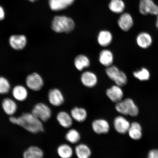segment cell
I'll list each match as a JSON object with an SVG mask.
<instances>
[{
  "label": "cell",
  "instance_id": "6da1fadb",
  "mask_svg": "<svg viewBox=\"0 0 158 158\" xmlns=\"http://www.w3.org/2000/svg\"><path fill=\"white\" fill-rule=\"evenodd\" d=\"M9 120L11 123L21 126L32 133H37L44 131L43 122L31 113H23L18 117L11 116Z\"/></svg>",
  "mask_w": 158,
  "mask_h": 158
},
{
  "label": "cell",
  "instance_id": "7a4b0ae2",
  "mask_svg": "<svg viewBox=\"0 0 158 158\" xmlns=\"http://www.w3.org/2000/svg\"><path fill=\"white\" fill-rule=\"evenodd\" d=\"M75 23L70 17L65 16H56L53 19L51 28L55 32L68 33L73 30Z\"/></svg>",
  "mask_w": 158,
  "mask_h": 158
},
{
  "label": "cell",
  "instance_id": "3957f363",
  "mask_svg": "<svg viewBox=\"0 0 158 158\" xmlns=\"http://www.w3.org/2000/svg\"><path fill=\"white\" fill-rule=\"evenodd\" d=\"M116 103L115 109L118 113L123 115H129L132 117L138 115L139 110L131 99H126Z\"/></svg>",
  "mask_w": 158,
  "mask_h": 158
},
{
  "label": "cell",
  "instance_id": "277c9868",
  "mask_svg": "<svg viewBox=\"0 0 158 158\" xmlns=\"http://www.w3.org/2000/svg\"><path fill=\"white\" fill-rule=\"evenodd\" d=\"M106 75L116 85L120 87L127 84V78L125 73L120 71L117 67L111 66L107 67L106 70Z\"/></svg>",
  "mask_w": 158,
  "mask_h": 158
},
{
  "label": "cell",
  "instance_id": "5b68a950",
  "mask_svg": "<svg viewBox=\"0 0 158 158\" xmlns=\"http://www.w3.org/2000/svg\"><path fill=\"white\" fill-rule=\"evenodd\" d=\"M31 113L43 122L48 121L52 114L50 108L43 103H39L35 105L32 109Z\"/></svg>",
  "mask_w": 158,
  "mask_h": 158
},
{
  "label": "cell",
  "instance_id": "8992f818",
  "mask_svg": "<svg viewBox=\"0 0 158 158\" xmlns=\"http://www.w3.org/2000/svg\"><path fill=\"white\" fill-rule=\"evenodd\" d=\"M139 11L140 13L143 15L151 14L157 15H158V6L153 0H140Z\"/></svg>",
  "mask_w": 158,
  "mask_h": 158
},
{
  "label": "cell",
  "instance_id": "52a82bcc",
  "mask_svg": "<svg viewBox=\"0 0 158 158\" xmlns=\"http://www.w3.org/2000/svg\"><path fill=\"white\" fill-rule=\"evenodd\" d=\"M26 82L27 86L34 91L40 90L44 85V81L42 77L36 73H33L27 76Z\"/></svg>",
  "mask_w": 158,
  "mask_h": 158
},
{
  "label": "cell",
  "instance_id": "ba28073f",
  "mask_svg": "<svg viewBox=\"0 0 158 158\" xmlns=\"http://www.w3.org/2000/svg\"><path fill=\"white\" fill-rule=\"evenodd\" d=\"M48 99L49 103L54 106H59L64 103V98L59 89L54 88L49 90Z\"/></svg>",
  "mask_w": 158,
  "mask_h": 158
},
{
  "label": "cell",
  "instance_id": "9c48e42d",
  "mask_svg": "<svg viewBox=\"0 0 158 158\" xmlns=\"http://www.w3.org/2000/svg\"><path fill=\"white\" fill-rule=\"evenodd\" d=\"M92 130L97 134H106L110 130V125L107 120L98 118L94 120L92 124Z\"/></svg>",
  "mask_w": 158,
  "mask_h": 158
},
{
  "label": "cell",
  "instance_id": "30bf717a",
  "mask_svg": "<svg viewBox=\"0 0 158 158\" xmlns=\"http://www.w3.org/2000/svg\"><path fill=\"white\" fill-rule=\"evenodd\" d=\"M81 81L85 86L88 88H92L97 84L98 78L94 73L86 71L83 73L81 76Z\"/></svg>",
  "mask_w": 158,
  "mask_h": 158
},
{
  "label": "cell",
  "instance_id": "8fae6325",
  "mask_svg": "<svg viewBox=\"0 0 158 158\" xmlns=\"http://www.w3.org/2000/svg\"><path fill=\"white\" fill-rule=\"evenodd\" d=\"M9 42L13 49L16 50H22L27 44L26 37L23 35H13L10 37Z\"/></svg>",
  "mask_w": 158,
  "mask_h": 158
},
{
  "label": "cell",
  "instance_id": "7c38bea8",
  "mask_svg": "<svg viewBox=\"0 0 158 158\" xmlns=\"http://www.w3.org/2000/svg\"><path fill=\"white\" fill-rule=\"evenodd\" d=\"M121 87L117 85L112 86L106 90V96L112 102H117L122 100L123 96V92Z\"/></svg>",
  "mask_w": 158,
  "mask_h": 158
},
{
  "label": "cell",
  "instance_id": "4fadbf2b",
  "mask_svg": "<svg viewBox=\"0 0 158 158\" xmlns=\"http://www.w3.org/2000/svg\"><path fill=\"white\" fill-rule=\"evenodd\" d=\"M114 129L118 133L124 134L128 131L130 124L125 118L119 116L114 118Z\"/></svg>",
  "mask_w": 158,
  "mask_h": 158
},
{
  "label": "cell",
  "instance_id": "5bb4252c",
  "mask_svg": "<svg viewBox=\"0 0 158 158\" xmlns=\"http://www.w3.org/2000/svg\"><path fill=\"white\" fill-rule=\"evenodd\" d=\"M118 23L120 28L125 31H129L134 24L133 18L128 13H124L122 14L118 19Z\"/></svg>",
  "mask_w": 158,
  "mask_h": 158
},
{
  "label": "cell",
  "instance_id": "9a60e30c",
  "mask_svg": "<svg viewBox=\"0 0 158 158\" xmlns=\"http://www.w3.org/2000/svg\"><path fill=\"white\" fill-rule=\"evenodd\" d=\"M56 118L59 124L63 127L69 128L72 127L73 120L70 114L68 112L64 111L59 112Z\"/></svg>",
  "mask_w": 158,
  "mask_h": 158
},
{
  "label": "cell",
  "instance_id": "2e32d148",
  "mask_svg": "<svg viewBox=\"0 0 158 158\" xmlns=\"http://www.w3.org/2000/svg\"><path fill=\"white\" fill-rule=\"evenodd\" d=\"M75 0H49V7L54 11L61 10L69 6L73 3Z\"/></svg>",
  "mask_w": 158,
  "mask_h": 158
},
{
  "label": "cell",
  "instance_id": "e0dca14e",
  "mask_svg": "<svg viewBox=\"0 0 158 158\" xmlns=\"http://www.w3.org/2000/svg\"><path fill=\"white\" fill-rule=\"evenodd\" d=\"M70 115L73 120L79 123H82L85 121L87 118L88 113L84 108L75 107L71 110Z\"/></svg>",
  "mask_w": 158,
  "mask_h": 158
},
{
  "label": "cell",
  "instance_id": "ac0fdd59",
  "mask_svg": "<svg viewBox=\"0 0 158 158\" xmlns=\"http://www.w3.org/2000/svg\"><path fill=\"white\" fill-rule=\"evenodd\" d=\"M99 61L100 64L106 67L112 66L114 62V55L111 51L105 49L100 53Z\"/></svg>",
  "mask_w": 158,
  "mask_h": 158
},
{
  "label": "cell",
  "instance_id": "d6986e66",
  "mask_svg": "<svg viewBox=\"0 0 158 158\" xmlns=\"http://www.w3.org/2000/svg\"><path fill=\"white\" fill-rule=\"evenodd\" d=\"M74 152L78 158H90L92 155L90 148L84 143L77 145L75 148Z\"/></svg>",
  "mask_w": 158,
  "mask_h": 158
},
{
  "label": "cell",
  "instance_id": "ffe728a7",
  "mask_svg": "<svg viewBox=\"0 0 158 158\" xmlns=\"http://www.w3.org/2000/svg\"><path fill=\"white\" fill-rule=\"evenodd\" d=\"M113 37L111 33L108 31H102L99 33L97 40L98 44L102 47H106L111 44Z\"/></svg>",
  "mask_w": 158,
  "mask_h": 158
},
{
  "label": "cell",
  "instance_id": "44dd1931",
  "mask_svg": "<svg viewBox=\"0 0 158 158\" xmlns=\"http://www.w3.org/2000/svg\"><path fill=\"white\" fill-rule=\"evenodd\" d=\"M75 67L78 71H81L89 68L90 64V60L87 56L84 55H79L74 60Z\"/></svg>",
  "mask_w": 158,
  "mask_h": 158
},
{
  "label": "cell",
  "instance_id": "7402d4cb",
  "mask_svg": "<svg viewBox=\"0 0 158 158\" xmlns=\"http://www.w3.org/2000/svg\"><path fill=\"white\" fill-rule=\"evenodd\" d=\"M2 106L6 114L10 116L13 115L17 109V104L16 102L10 98H6L3 100Z\"/></svg>",
  "mask_w": 158,
  "mask_h": 158
},
{
  "label": "cell",
  "instance_id": "603a6c76",
  "mask_svg": "<svg viewBox=\"0 0 158 158\" xmlns=\"http://www.w3.org/2000/svg\"><path fill=\"white\" fill-rule=\"evenodd\" d=\"M137 42L138 46L141 48L146 49L149 47L152 43V39L149 34L142 32L138 35L137 38Z\"/></svg>",
  "mask_w": 158,
  "mask_h": 158
},
{
  "label": "cell",
  "instance_id": "cb8c5ba5",
  "mask_svg": "<svg viewBox=\"0 0 158 158\" xmlns=\"http://www.w3.org/2000/svg\"><path fill=\"white\" fill-rule=\"evenodd\" d=\"M57 152L60 158H72L74 151L69 144L64 143L59 146L57 148Z\"/></svg>",
  "mask_w": 158,
  "mask_h": 158
},
{
  "label": "cell",
  "instance_id": "d4e9b609",
  "mask_svg": "<svg viewBox=\"0 0 158 158\" xmlns=\"http://www.w3.org/2000/svg\"><path fill=\"white\" fill-rule=\"evenodd\" d=\"M23 158H43L44 153L42 149L35 146H31L23 153Z\"/></svg>",
  "mask_w": 158,
  "mask_h": 158
},
{
  "label": "cell",
  "instance_id": "484cf974",
  "mask_svg": "<svg viewBox=\"0 0 158 158\" xmlns=\"http://www.w3.org/2000/svg\"><path fill=\"white\" fill-rule=\"evenodd\" d=\"M12 94L16 100L19 102H23L27 98L28 92L24 86L17 85L13 89Z\"/></svg>",
  "mask_w": 158,
  "mask_h": 158
},
{
  "label": "cell",
  "instance_id": "4316f807",
  "mask_svg": "<svg viewBox=\"0 0 158 158\" xmlns=\"http://www.w3.org/2000/svg\"><path fill=\"white\" fill-rule=\"evenodd\" d=\"M130 138L135 140L141 139L142 136L141 125L137 122H134L130 124L128 131Z\"/></svg>",
  "mask_w": 158,
  "mask_h": 158
},
{
  "label": "cell",
  "instance_id": "83f0119b",
  "mask_svg": "<svg viewBox=\"0 0 158 158\" xmlns=\"http://www.w3.org/2000/svg\"><path fill=\"white\" fill-rule=\"evenodd\" d=\"M65 137L67 141L73 144L78 143L81 139L80 133L74 128H72L69 130L67 132Z\"/></svg>",
  "mask_w": 158,
  "mask_h": 158
},
{
  "label": "cell",
  "instance_id": "f1b7e54d",
  "mask_svg": "<svg viewBox=\"0 0 158 158\" xmlns=\"http://www.w3.org/2000/svg\"><path fill=\"white\" fill-rule=\"evenodd\" d=\"M109 7L113 12L118 14L123 12L125 9V5L122 0H111Z\"/></svg>",
  "mask_w": 158,
  "mask_h": 158
},
{
  "label": "cell",
  "instance_id": "f546056e",
  "mask_svg": "<svg viewBox=\"0 0 158 158\" xmlns=\"http://www.w3.org/2000/svg\"><path fill=\"white\" fill-rule=\"evenodd\" d=\"M133 75L136 78L141 81H146L150 78V73L147 69L143 68L141 70L134 72Z\"/></svg>",
  "mask_w": 158,
  "mask_h": 158
},
{
  "label": "cell",
  "instance_id": "4dcf8cb0",
  "mask_svg": "<svg viewBox=\"0 0 158 158\" xmlns=\"http://www.w3.org/2000/svg\"><path fill=\"white\" fill-rule=\"evenodd\" d=\"M10 89L9 81L4 77H0V94H7Z\"/></svg>",
  "mask_w": 158,
  "mask_h": 158
},
{
  "label": "cell",
  "instance_id": "1f68e13d",
  "mask_svg": "<svg viewBox=\"0 0 158 158\" xmlns=\"http://www.w3.org/2000/svg\"><path fill=\"white\" fill-rule=\"evenodd\" d=\"M148 158H158V150L154 149L150 151Z\"/></svg>",
  "mask_w": 158,
  "mask_h": 158
},
{
  "label": "cell",
  "instance_id": "d6a6232c",
  "mask_svg": "<svg viewBox=\"0 0 158 158\" xmlns=\"http://www.w3.org/2000/svg\"><path fill=\"white\" fill-rule=\"evenodd\" d=\"M5 17V11L1 6H0V21L2 20Z\"/></svg>",
  "mask_w": 158,
  "mask_h": 158
},
{
  "label": "cell",
  "instance_id": "836d02e7",
  "mask_svg": "<svg viewBox=\"0 0 158 158\" xmlns=\"http://www.w3.org/2000/svg\"><path fill=\"white\" fill-rule=\"evenodd\" d=\"M157 20L156 21V26L157 29H158V15H157Z\"/></svg>",
  "mask_w": 158,
  "mask_h": 158
},
{
  "label": "cell",
  "instance_id": "e575fe53",
  "mask_svg": "<svg viewBox=\"0 0 158 158\" xmlns=\"http://www.w3.org/2000/svg\"><path fill=\"white\" fill-rule=\"evenodd\" d=\"M30 1H31V2H33L35 1H36V0H29Z\"/></svg>",
  "mask_w": 158,
  "mask_h": 158
}]
</instances>
